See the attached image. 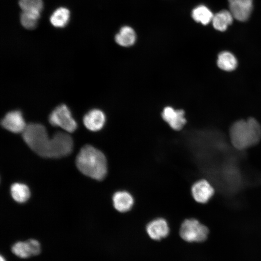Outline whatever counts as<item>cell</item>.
I'll return each mask as SVG.
<instances>
[{
    "label": "cell",
    "mask_w": 261,
    "mask_h": 261,
    "mask_svg": "<svg viewBox=\"0 0 261 261\" xmlns=\"http://www.w3.org/2000/svg\"><path fill=\"white\" fill-rule=\"evenodd\" d=\"M0 261H6L5 259L4 258V257H3L1 255H0Z\"/></svg>",
    "instance_id": "cell-22"
},
{
    "label": "cell",
    "mask_w": 261,
    "mask_h": 261,
    "mask_svg": "<svg viewBox=\"0 0 261 261\" xmlns=\"http://www.w3.org/2000/svg\"><path fill=\"white\" fill-rule=\"evenodd\" d=\"M48 120L52 126L59 127L67 132H74L77 128L76 121L65 104L56 107L49 116Z\"/></svg>",
    "instance_id": "cell-5"
},
{
    "label": "cell",
    "mask_w": 261,
    "mask_h": 261,
    "mask_svg": "<svg viewBox=\"0 0 261 261\" xmlns=\"http://www.w3.org/2000/svg\"><path fill=\"white\" fill-rule=\"evenodd\" d=\"M83 121L84 125L88 130L97 131L104 127L106 122V116L101 110L93 109L85 115Z\"/></svg>",
    "instance_id": "cell-11"
},
{
    "label": "cell",
    "mask_w": 261,
    "mask_h": 261,
    "mask_svg": "<svg viewBox=\"0 0 261 261\" xmlns=\"http://www.w3.org/2000/svg\"><path fill=\"white\" fill-rule=\"evenodd\" d=\"M1 125L7 130L14 133H23L28 124H26L22 113L19 110L7 113L1 121Z\"/></svg>",
    "instance_id": "cell-6"
},
{
    "label": "cell",
    "mask_w": 261,
    "mask_h": 261,
    "mask_svg": "<svg viewBox=\"0 0 261 261\" xmlns=\"http://www.w3.org/2000/svg\"><path fill=\"white\" fill-rule=\"evenodd\" d=\"M213 16L212 11L204 5H200L196 7L191 13L193 19L203 25H206L212 21Z\"/></svg>",
    "instance_id": "cell-17"
},
{
    "label": "cell",
    "mask_w": 261,
    "mask_h": 261,
    "mask_svg": "<svg viewBox=\"0 0 261 261\" xmlns=\"http://www.w3.org/2000/svg\"><path fill=\"white\" fill-rule=\"evenodd\" d=\"M233 18L230 11L223 10L214 14L212 22L216 30L224 31L232 23Z\"/></svg>",
    "instance_id": "cell-15"
},
{
    "label": "cell",
    "mask_w": 261,
    "mask_h": 261,
    "mask_svg": "<svg viewBox=\"0 0 261 261\" xmlns=\"http://www.w3.org/2000/svg\"><path fill=\"white\" fill-rule=\"evenodd\" d=\"M10 191L13 199L19 203L26 202L30 197L29 189L28 186L24 184H13L11 187Z\"/></svg>",
    "instance_id": "cell-18"
},
{
    "label": "cell",
    "mask_w": 261,
    "mask_h": 261,
    "mask_svg": "<svg viewBox=\"0 0 261 261\" xmlns=\"http://www.w3.org/2000/svg\"><path fill=\"white\" fill-rule=\"evenodd\" d=\"M229 134L233 146L238 150H244L259 143L261 139V126L252 117L239 120L232 125Z\"/></svg>",
    "instance_id": "cell-3"
},
{
    "label": "cell",
    "mask_w": 261,
    "mask_h": 261,
    "mask_svg": "<svg viewBox=\"0 0 261 261\" xmlns=\"http://www.w3.org/2000/svg\"><path fill=\"white\" fill-rule=\"evenodd\" d=\"M230 11L234 18L244 22L250 16L253 8V0H228Z\"/></svg>",
    "instance_id": "cell-9"
},
{
    "label": "cell",
    "mask_w": 261,
    "mask_h": 261,
    "mask_svg": "<svg viewBox=\"0 0 261 261\" xmlns=\"http://www.w3.org/2000/svg\"><path fill=\"white\" fill-rule=\"evenodd\" d=\"M69 18V10L64 7H60L53 13L50 17V21L53 26L63 28L68 23Z\"/></svg>",
    "instance_id": "cell-19"
},
{
    "label": "cell",
    "mask_w": 261,
    "mask_h": 261,
    "mask_svg": "<svg viewBox=\"0 0 261 261\" xmlns=\"http://www.w3.org/2000/svg\"><path fill=\"white\" fill-rule=\"evenodd\" d=\"M116 43L122 47H130L133 45L136 40V34L134 30L130 27H122L115 35Z\"/></svg>",
    "instance_id": "cell-14"
},
{
    "label": "cell",
    "mask_w": 261,
    "mask_h": 261,
    "mask_svg": "<svg viewBox=\"0 0 261 261\" xmlns=\"http://www.w3.org/2000/svg\"><path fill=\"white\" fill-rule=\"evenodd\" d=\"M22 134L24 142L38 155L47 158H59L72 152L73 142L65 132H57L49 138L46 128L38 123H30Z\"/></svg>",
    "instance_id": "cell-1"
},
{
    "label": "cell",
    "mask_w": 261,
    "mask_h": 261,
    "mask_svg": "<svg viewBox=\"0 0 261 261\" xmlns=\"http://www.w3.org/2000/svg\"><path fill=\"white\" fill-rule=\"evenodd\" d=\"M192 196L195 201L201 203L208 202L214 193V189L210 183L205 179H200L191 187Z\"/></svg>",
    "instance_id": "cell-10"
},
{
    "label": "cell",
    "mask_w": 261,
    "mask_h": 261,
    "mask_svg": "<svg viewBox=\"0 0 261 261\" xmlns=\"http://www.w3.org/2000/svg\"><path fill=\"white\" fill-rule=\"evenodd\" d=\"M19 5L22 11H38L41 12L42 0H19Z\"/></svg>",
    "instance_id": "cell-21"
},
{
    "label": "cell",
    "mask_w": 261,
    "mask_h": 261,
    "mask_svg": "<svg viewBox=\"0 0 261 261\" xmlns=\"http://www.w3.org/2000/svg\"><path fill=\"white\" fill-rule=\"evenodd\" d=\"M40 16V12L38 11H22L20 20L23 27L28 29H32L37 25Z\"/></svg>",
    "instance_id": "cell-20"
},
{
    "label": "cell",
    "mask_w": 261,
    "mask_h": 261,
    "mask_svg": "<svg viewBox=\"0 0 261 261\" xmlns=\"http://www.w3.org/2000/svg\"><path fill=\"white\" fill-rule=\"evenodd\" d=\"M217 65L220 69L230 72L236 69L237 60L232 53L227 51H222L218 55Z\"/></svg>",
    "instance_id": "cell-16"
},
{
    "label": "cell",
    "mask_w": 261,
    "mask_h": 261,
    "mask_svg": "<svg viewBox=\"0 0 261 261\" xmlns=\"http://www.w3.org/2000/svg\"><path fill=\"white\" fill-rule=\"evenodd\" d=\"M112 201L115 209L119 212L125 213L130 211L134 204L132 195L126 190H119L113 195Z\"/></svg>",
    "instance_id": "cell-13"
},
{
    "label": "cell",
    "mask_w": 261,
    "mask_h": 261,
    "mask_svg": "<svg viewBox=\"0 0 261 261\" xmlns=\"http://www.w3.org/2000/svg\"><path fill=\"white\" fill-rule=\"evenodd\" d=\"M12 251L17 257L25 259L39 254L41 246L37 240L31 239L14 243L12 246Z\"/></svg>",
    "instance_id": "cell-8"
},
{
    "label": "cell",
    "mask_w": 261,
    "mask_h": 261,
    "mask_svg": "<svg viewBox=\"0 0 261 261\" xmlns=\"http://www.w3.org/2000/svg\"><path fill=\"white\" fill-rule=\"evenodd\" d=\"M78 169L84 174L97 180L104 178L107 173V163L104 154L90 145H86L76 158Z\"/></svg>",
    "instance_id": "cell-2"
},
{
    "label": "cell",
    "mask_w": 261,
    "mask_h": 261,
    "mask_svg": "<svg viewBox=\"0 0 261 261\" xmlns=\"http://www.w3.org/2000/svg\"><path fill=\"white\" fill-rule=\"evenodd\" d=\"M161 117L170 127L175 130H181L187 122L184 111L182 109H175L170 106L163 108L161 112Z\"/></svg>",
    "instance_id": "cell-7"
},
{
    "label": "cell",
    "mask_w": 261,
    "mask_h": 261,
    "mask_svg": "<svg viewBox=\"0 0 261 261\" xmlns=\"http://www.w3.org/2000/svg\"><path fill=\"white\" fill-rule=\"evenodd\" d=\"M208 233L207 227L195 218L185 219L179 231L181 237L188 242H203L207 239Z\"/></svg>",
    "instance_id": "cell-4"
},
{
    "label": "cell",
    "mask_w": 261,
    "mask_h": 261,
    "mask_svg": "<svg viewBox=\"0 0 261 261\" xmlns=\"http://www.w3.org/2000/svg\"><path fill=\"white\" fill-rule=\"evenodd\" d=\"M146 231L148 236L155 240H160L166 237L170 232L167 221L158 218L150 221L146 225Z\"/></svg>",
    "instance_id": "cell-12"
}]
</instances>
